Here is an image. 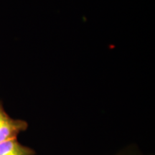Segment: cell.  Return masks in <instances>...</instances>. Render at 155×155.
Segmentation results:
<instances>
[{
  "instance_id": "1",
  "label": "cell",
  "mask_w": 155,
  "mask_h": 155,
  "mask_svg": "<svg viewBox=\"0 0 155 155\" xmlns=\"http://www.w3.org/2000/svg\"><path fill=\"white\" fill-rule=\"evenodd\" d=\"M28 128V122L11 118L4 108L0 101V143L17 139V136Z\"/></svg>"
},
{
  "instance_id": "2",
  "label": "cell",
  "mask_w": 155,
  "mask_h": 155,
  "mask_svg": "<svg viewBox=\"0 0 155 155\" xmlns=\"http://www.w3.org/2000/svg\"><path fill=\"white\" fill-rule=\"evenodd\" d=\"M35 152L21 144L17 139L0 143V155H35Z\"/></svg>"
}]
</instances>
